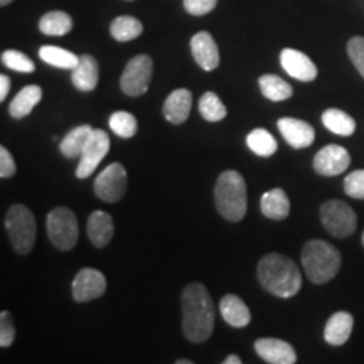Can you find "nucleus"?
Wrapping results in <instances>:
<instances>
[{
	"mask_svg": "<svg viewBox=\"0 0 364 364\" xmlns=\"http://www.w3.org/2000/svg\"><path fill=\"white\" fill-rule=\"evenodd\" d=\"M113 218L105 211H95L88 218V225H86V233L91 243L97 248H103L110 243L113 238Z\"/></svg>",
	"mask_w": 364,
	"mask_h": 364,
	"instance_id": "obj_18",
	"label": "nucleus"
},
{
	"mask_svg": "<svg viewBox=\"0 0 364 364\" xmlns=\"http://www.w3.org/2000/svg\"><path fill=\"white\" fill-rule=\"evenodd\" d=\"M199 113L208 122H221L226 117V107L216 93L208 91L199 100Z\"/></svg>",
	"mask_w": 364,
	"mask_h": 364,
	"instance_id": "obj_31",
	"label": "nucleus"
},
{
	"mask_svg": "<svg viewBox=\"0 0 364 364\" xmlns=\"http://www.w3.org/2000/svg\"><path fill=\"white\" fill-rule=\"evenodd\" d=\"M344 193L349 198L364 199V169L354 171L344 179Z\"/></svg>",
	"mask_w": 364,
	"mask_h": 364,
	"instance_id": "obj_34",
	"label": "nucleus"
},
{
	"mask_svg": "<svg viewBox=\"0 0 364 364\" xmlns=\"http://www.w3.org/2000/svg\"><path fill=\"white\" fill-rule=\"evenodd\" d=\"M322 124L327 130H331L332 134L341 135V136H349L356 130V122L353 117H349L348 113L338 108H329L322 113Z\"/></svg>",
	"mask_w": 364,
	"mask_h": 364,
	"instance_id": "obj_25",
	"label": "nucleus"
},
{
	"mask_svg": "<svg viewBox=\"0 0 364 364\" xmlns=\"http://www.w3.org/2000/svg\"><path fill=\"white\" fill-rule=\"evenodd\" d=\"M46 230L51 243L61 252L75 248L78 243V220H76L75 213L65 206L54 208L46 218Z\"/></svg>",
	"mask_w": 364,
	"mask_h": 364,
	"instance_id": "obj_6",
	"label": "nucleus"
},
{
	"mask_svg": "<svg viewBox=\"0 0 364 364\" xmlns=\"http://www.w3.org/2000/svg\"><path fill=\"white\" fill-rule=\"evenodd\" d=\"M321 221L326 231L336 238H348L356 231L358 218L353 208L339 199H331L321 206Z\"/></svg>",
	"mask_w": 364,
	"mask_h": 364,
	"instance_id": "obj_7",
	"label": "nucleus"
},
{
	"mask_svg": "<svg viewBox=\"0 0 364 364\" xmlns=\"http://www.w3.org/2000/svg\"><path fill=\"white\" fill-rule=\"evenodd\" d=\"M191 51H193V56L199 66L203 68L204 71H213L216 70L218 65H220V51H218V46L213 39V36L206 33V31H201L191 39Z\"/></svg>",
	"mask_w": 364,
	"mask_h": 364,
	"instance_id": "obj_16",
	"label": "nucleus"
},
{
	"mask_svg": "<svg viewBox=\"0 0 364 364\" xmlns=\"http://www.w3.org/2000/svg\"><path fill=\"white\" fill-rule=\"evenodd\" d=\"M98 78L100 68L97 59L90 56V54L80 56L78 65H76L71 75V81L75 88H78L80 91H93L98 85Z\"/></svg>",
	"mask_w": 364,
	"mask_h": 364,
	"instance_id": "obj_20",
	"label": "nucleus"
},
{
	"mask_svg": "<svg viewBox=\"0 0 364 364\" xmlns=\"http://www.w3.org/2000/svg\"><path fill=\"white\" fill-rule=\"evenodd\" d=\"M260 208H262L263 216L268 218V220H273V221L285 220L290 213L289 196H287L285 191L280 188L268 191V193L262 196Z\"/></svg>",
	"mask_w": 364,
	"mask_h": 364,
	"instance_id": "obj_22",
	"label": "nucleus"
},
{
	"mask_svg": "<svg viewBox=\"0 0 364 364\" xmlns=\"http://www.w3.org/2000/svg\"><path fill=\"white\" fill-rule=\"evenodd\" d=\"M258 83H260L263 97L270 102H285V100L292 98L294 95L292 86L277 75H263L258 80Z\"/></svg>",
	"mask_w": 364,
	"mask_h": 364,
	"instance_id": "obj_26",
	"label": "nucleus"
},
{
	"mask_svg": "<svg viewBox=\"0 0 364 364\" xmlns=\"http://www.w3.org/2000/svg\"><path fill=\"white\" fill-rule=\"evenodd\" d=\"M223 363L225 364H241V359L236 356V354H230V356H228Z\"/></svg>",
	"mask_w": 364,
	"mask_h": 364,
	"instance_id": "obj_40",
	"label": "nucleus"
},
{
	"mask_svg": "<svg viewBox=\"0 0 364 364\" xmlns=\"http://www.w3.org/2000/svg\"><path fill=\"white\" fill-rule=\"evenodd\" d=\"M220 312L228 324L231 327H236V329L247 327L250 322H252L250 309L247 307V304L238 297V295H233V294L225 295L220 302Z\"/></svg>",
	"mask_w": 364,
	"mask_h": 364,
	"instance_id": "obj_19",
	"label": "nucleus"
},
{
	"mask_svg": "<svg viewBox=\"0 0 364 364\" xmlns=\"http://www.w3.org/2000/svg\"><path fill=\"white\" fill-rule=\"evenodd\" d=\"M363 247H364V233H363Z\"/></svg>",
	"mask_w": 364,
	"mask_h": 364,
	"instance_id": "obj_43",
	"label": "nucleus"
},
{
	"mask_svg": "<svg viewBox=\"0 0 364 364\" xmlns=\"http://www.w3.org/2000/svg\"><path fill=\"white\" fill-rule=\"evenodd\" d=\"M110 33L113 39H117L118 43H129V41L139 38L144 33V26L135 17L122 16L112 22Z\"/></svg>",
	"mask_w": 364,
	"mask_h": 364,
	"instance_id": "obj_30",
	"label": "nucleus"
},
{
	"mask_svg": "<svg viewBox=\"0 0 364 364\" xmlns=\"http://www.w3.org/2000/svg\"><path fill=\"white\" fill-rule=\"evenodd\" d=\"M280 65L287 75L299 81H314L317 78V66L307 54L297 51V49L287 48L280 53Z\"/></svg>",
	"mask_w": 364,
	"mask_h": 364,
	"instance_id": "obj_13",
	"label": "nucleus"
},
{
	"mask_svg": "<svg viewBox=\"0 0 364 364\" xmlns=\"http://www.w3.org/2000/svg\"><path fill=\"white\" fill-rule=\"evenodd\" d=\"M73 29V19L70 14L63 11L48 12L41 17L39 31L46 36H66Z\"/></svg>",
	"mask_w": 364,
	"mask_h": 364,
	"instance_id": "obj_28",
	"label": "nucleus"
},
{
	"mask_svg": "<svg viewBox=\"0 0 364 364\" xmlns=\"http://www.w3.org/2000/svg\"><path fill=\"white\" fill-rule=\"evenodd\" d=\"M349 164H351V156L344 147L341 145H326L324 149H321L314 157V171L317 174L332 177L339 176L348 169Z\"/></svg>",
	"mask_w": 364,
	"mask_h": 364,
	"instance_id": "obj_11",
	"label": "nucleus"
},
{
	"mask_svg": "<svg viewBox=\"0 0 364 364\" xmlns=\"http://www.w3.org/2000/svg\"><path fill=\"white\" fill-rule=\"evenodd\" d=\"M154 63L147 54H139L132 58L125 66L124 75L120 78V88L129 97H142L147 93L150 80H152Z\"/></svg>",
	"mask_w": 364,
	"mask_h": 364,
	"instance_id": "obj_8",
	"label": "nucleus"
},
{
	"mask_svg": "<svg viewBox=\"0 0 364 364\" xmlns=\"http://www.w3.org/2000/svg\"><path fill=\"white\" fill-rule=\"evenodd\" d=\"M193 361H188V359H177L176 364H191Z\"/></svg>",
	"mask_w": 364,
	"mask_h": 364,
	"instance_id": "obj_42",
	"label": "nucleus"
},
{
	"mask_svg": "<svg viewBox=\"0 0 364 364\" xmlns=\"http://www.w3.org/2000/svg\"><path fill=\"white\" fill-rule=\"evenodd\" d=\"M110 150V136L102 129H93L90 135L88 144L80 156V164L76 167V177L78 179H88L95 169L102 164Z\"/></svg>",
	"mask_w": 364,
	"mask_h": 364,
	"instance_id": "obj_9",
	"label": "nucleus"
},
{
	"mask_svg": "<svg viewBox=\"0 0 364 364\" xmlns=\"http://www.w3.org/2000/svg\"><path fill=\"white\" fill-rule=\"evenodd\" d=\"M348 54L351 58L353 65L359 71V75L364 78V38L356 36V38L349 39L348 43Z\"/></svg>",
	"mask_w": 364,
	"mask_h": 364,
	"instance_id": "obj_35",
	"label": "nucleus"
},
{
	"mask_svg": "<svg viewBox=\"0 0 364 364\" xmlns=\"http://www.w3.org/2000/svg\"><path fill=\"white\" fill-rule=\"evenodd\" d=\"M218 213L231 223H238L247 215V182L236 171H225L215 186Z\"/></svg>",
	"mask_w": 364,
	"mask_h": 364,
	"instance_id": "obj_3",
	"label": "nucleus"
},
{
	"mask_svg": "<svg viewBox=\"0 0 364 364\" xmlns=\"http://www.w3.org/2000/svg\"><path fill=\"white\" fill-rule=\"evenodd\" d=\"M6 230L17 255H27L36 243V218L24 204H14L7 211Z\"/></svg>",
	"mask_w": 364,
	"mask_h": 364,
	"instance_id": "obj_5",
	"label": "nucleus"
},
{
	"mask_svg": "<svg viewBox=\"0 0 364 364\" xmlns=\"http://www.w3.org/2000/svg\"><path fill=\"white\" fill-rule=\"evenodd\" d=\"M9 90H11V80H9L7 75L0 76V102L7 98Z\"/></svg>",
	"mask_w": 364,
	"mask_h": 364,
	"instance_id": "obj_39",
	"label": "nucleus"
},
{
	"mask_svg": "<svg viewBox=\"0 0 364 364\" xmlns=\"http://www.w3.org/2000/svg\"><path fill=\"white\" fill-rule=\"evenodd\" d=\"M247 145L258 157H272L279 150L275 136L265 129H255L250 132L247 136Z\"/></svg>",
	"mask_w": 364,
	"mask_h": 364,
	"instance_id": "obj_29",
	"label": "nucleus"
},
{
	"mask_svg": "<svg viewBox=\"0 0 364 364\" xmlns=\"http://www.w3.org/2000/svg\"><path fill=\"white\" fill-rule=\"evenodd\" d=\"M191 108H193V93L186 88H179L172 91L164 103V117L171 124L181 125L189 118Z\"/></svg>",
	"mask_w": 364,
	"mask_h": 364,
	"instance_id": "obj_17",
	"label": "nucleus"
},
{
	"mask_svg": "<svg viewBox=\"0 0 364 364\" xmlns=\"http://www.w3.org/2000/svg\"><path fill=\"white\" fill-rule=\"evenodd\" d=\"M91 132H93V127L90 125H80L71 132H68L65 139L59 144V150H61L63 156L68 159H75L81 156L86 144H88Z\"/></svg>",
	"mask_w": 364,
	"mask_h": 364,
	"instance_id": "obj_24",
	"label": "nucleus"
},
{
	"mask_svg": "<svg viewBox=\"0 0 364 364\" xmlns=\"http://www.w3.org/2000/svg\"><path fill=\"white\" fill-rule=\"evenodd\" d=\"M2 63L4 66L9 68V70L17 73H34L36 70L33 59L26 56L24 53L14 51V49H9V51L2 53Z\"/></svg>",
	"mask_w": 364,
	"mask_h": 364,
	"instance_id": "obj_33",
	"label": "nucleus"
},
{
	"mask_svg": "<svg viewBox=\"0 0 364 364\" xmlns=\"http://www.w3.org/2000/svg\"><path fill=\"white\" fill-rule=\"evenodd\" d=\"M258 282L268 294L280 299H290L299 294L302 275L299 267L279 253H268L258 263Z\"/></svg>",
	"mask_w": 364,
	"mask_h": 364,
	"instance_id": "obj_2",
	"label": "nucleus"
},
{
	"mask_svg": "<svg viewBox=\"0 0 364 364\" xmlns=\"http://www.w3.org/2000/svg\"><path fill=\"white\" fill-rule=\"evenodd\" d=\"M354 318L349 312H336L327 321L324 329V339L331 346H343L351 338Z\"/></svg>",
	"mask_w": 364,
	"mask_h": 364,
	"instance_id": "obj_21",
	"label": "nucleus"
},
{
	"mask_svg": "<svg viewBox=\"0 0 364 364\" xmlns=\"http://www.w3.org/2000/svg\"><path fill=\"white\" fill-rule=\"evenodd\" d=\"M39 58L54 68H61V70L71 71L75 70L80 61V56H76L75 53L68 51V49L58 48V46H43V48L39 49Z\"/></svg>",
	"mask_w": 364,
	"mask_h": 364,
	"instance_id": "obj_27",
	"label": "nucleus"
},
{
	"mask_svg": "<svg viewBox=\"0 0 364 364\" xmlns=\"http://www.w3.org/2000/svg\"><path fill=\"white\" fill-rule=\"evenodd\" d=\"M95 194L105 203H117L125 196L127 171L122 164H110L100 172L95 181Z\"/></svg>",
	"mask_w": 364,
	"mask_h": 364,
	"instance_id": "obj_10",
	"label": "nucleus"
},
{
	"mask_svg": "<svg viewBox=\"0 0 364 364\" xmlns=\"http://www.w3.org/2000/svg\"><path fill=\"white\" fill-rule=\"evenodd\" d=\"M277 125H279V130L285 142L294 149L311 147L314 139H316V132H314L312 125L304 120H299V118H280Z\"/></svg>",
	"mask_w": 364,
	"mask_h": 364,
	"instance_id": "obj_15",
	"label": "nucleus"
},
{
	"mask_svg": "<svg viewBox=\"0 0 364 364\" xmlns=\"http://www.w3.org/2000/svg\"><path fill=\"white\" fill-rule=\"evenodd\" d=\"M105 290H107L105 275L95 268H83L73 280V299L80 304L102 297Z\"/></svg>",
	"mask_w": 364,
	"mask_h": 364,
	"instance_id": "obj_12",
	"label": "nucleus"
},
{
	"mask_svg": "<svg viewBox=\"0 0 364 364\" xmlns=\"http://www.w3.org/2000/svg\"><path fill=\"white\" fill-rule=\"evenodd\" d=\"M218 0H184V9L191 16H206L216 7Z\"/></svg>",
	"mask_w": 364,
	"mask_h": 364,
	"instance_id": "obj_37",
	"label": "nucleus"
},
{
	"mask_svg": "<svg viewBox=\"0 0 364 364\" xmlns=\"http://www.w3.org/2000/svg\"><path fill=\"white\" fill-rule=\"evenodd\" d=\"M43 98V90L38 85H29L26 88H22L19 93L16 95V98L12 100L9 105V113L14 118H24L34 110L36 105Z\"/></svg>",
	"mask_w": 364,
	"mask_h": 364,
	"instance_id": "obj_23",
	"label": "nucleus"
},
{
	"mask_svg": "<svg viewBox=\"0 0 364 364\" xmlns=\"http://www.w3.org/2000/svg\"><path fill=\"white\" fill-rule=\"evenodd\" d=\"M341 263V253L324 240H311L302 248V265L306 275L312 284H327L338 275Z\"/></svg>",
	"mask_w": 364,
	"mask_h": 364,
	"instance_id": "obj_4",
	"label": "nucleus"
},
{
	"mask_svg": "<svg viewBox=\"0 0 364 364\" xmlns=\"http://www.w3.org/2000/svg\"><path fill=\"white\" fill-rule=\"evenodd\" d=\"M110 129L120 136V139H132L136 134L139 124L136 118L129 112H115L110 117Z\"/></svg>",
	"mask_w": 364,
	"mask_h": 364,
	"instance_id": "obj_32",
	"label": "nucleus"
},
{
	"mask_svg": "<svg viewBox=\"0 0 364 364\" xmlns=\"http://www.w3.org/2000/svg\"><path fill=\"white\" fill-rule=\"evenodd\" d=\"M14 0H0V6L2 7H6V6H9V4H12Z\"/></svg>",
	"mask_w": 364,
	"mask_h": 364,
	"instance_id": "obj_41",
	"label": "nucleus"
},
{
	"mask_svg": "<svg viewBox=\"0 0 364 364\" xmlns=\"http://www.w3.org/2000/svg\"><path fill=\"white\" fill-rule=\"evenodd\" d=\"M182 332L191 343L201 344L215 329V304L203 284H189L182 292Z\"/></svg>",
	"mask_w": 364,
	"mask_h": 364,
	"instance_id": "obj_1",
	"label": "nucleus"
},
{
	"mask_svg": "<svg viewBox=\"0 0 364 364\" xmlns=\"http://www.w3.org/2000/svg\"><path fill=\"white\" fill-rule=\"evenodd\" d=\"M255 351L263 361L270 364H294L297 361V354H295L292 344L282 339L263 338L255 341Z\"/></svg>",
	"mask_w": 364,
	"mask_h": 364,
	"instance_id": "obj_14",
	"label": "nucleus"
},
{
	"mask_svg": "<svg viewBox=\"0 0 364 364\" xmlns=\"http://www.w3.org/2000/svg\"><path fill=\"white\" fill-rule=\"evenodd\" d=\"M16 174V162H14V157L11 152L4 147H0V177L2 179H9Z\"/></svg>",
	"mask_w": 364,
	"mask_h": 364,
	"instance_id": "obj_38",
	"label": "nucleus"
},
{
	"mask_svg": "<svg viewBox=\"0 0 364 364\" xmlns=\"http://www.w3.org/2000/svg\"><path fill=\"white\" fill-rule=\"evenodd\" d=\"M16 339V327H14L12 314L4 311L0 314V346L9 348Z\"/></svg>",
	"mask_w": 364,
	"mask_h": 364,
	"instance_id": "obj_36",
	"label": "nucleus"
}]
</instances>
